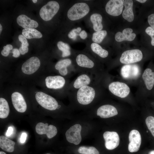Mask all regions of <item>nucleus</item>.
Listing matches in <instances>:
<instances>
[{
	"mask_svg": "<svg viewBox=\"0 0 154 154\" xmlns=\"http://www.w3.org/2000/svg\"><path fill=\"white\" fill-rule=\"evenodd\" d=\"M133 30L130 28L124 29L121 33L118 32L115 35V39L118 42L124 40L132 41L135 38L136 35L135 33H132Z\"/></svg>",
	"mask_w": 154,
	"mask_h": 154,
	"instance_id": "23",
	"label": "nucleus"
},
{
	"mask_svg": "<svg viewBox=\"0 0 154 154\" xmlns=\"http://www.w3.org/2000/svg\"><path fill=\"white\" fill-rule=\"evenodd\" d=\"M115 77L109 72L104 77L103 83L107 92L121 99L132 98L129 85L117 77H116L117 80H115Z\"/></svg>",
	"mask_w": 154,
	"mask_h": 154,
	"instance_id": "3",
	"label": "nucleus"
},
{
	"mask_svg": "<svg viewBox=\"0 0 154 154\" xmlns=\"http://www.w3.org/2000/svg\"><path fill=\"white\" fill-rule=\"evenodd\" d=\"M59 8V5L57 2L53 1H49L40 9V16L45 21H50L57 13Z\"/></svg>",
	"mask_w": 154,
	"mask_h": 154,
	"instance_id": "12",
	"label": "nucleus"
},
{
	"mask_svg": "<svg viewBox=\"0 0 154 154\" xmlns=\"http://www.w3.org/2000/svg\"><path fill=\"white\" fill-rule=\"evenodd\" d=\"M76 28H74L70 31L68 34V38L73 40L76 39L77 35H78Z\"/></svg>",
	"mask_w": 154,
	"mask_h": 154,
	"instance_id": "35",
	"label": "nucleus"
},
{
	"mask_svg": "<svg viewBox=\"0 0 154 154\" xmlns=\"http://www.w3.org/2000/svg\"><path fill=\"white\" fill-rule=\"evenodd\" d=\"M22 34L28 39L39 38L42 36L40 32L34 28L24 29L22 30Z\"/></svg>",
	"mask_w": 154,
	"mask_h": 154,
	"instance_id": "27",
	"label": "nucleus"
},
{
	"mask_svg": "<svg viewBox=\"0 0 154 154\" xmlns=\"http://www.w3.org/2000/svg\"><path fill=\"white\" fill-rule=\"evenodd\" d=\"M135 92L136 98L146 99L151 96L154 88V64L150 62L143 72Z\"/></svg>",
	"mask_w": 154,
	"mask_h": 154,
	"instance_id": "4",
	"label": "nucleus"
},
{
	"mask_svg": "<svg viewBox=\"0 0 154 154\" xmlns=\"http://www.w3.org/2000/svg\"><path fill=\"white\" fill-rule=\"evenodd\" d=\"M145 32L151 37V45L152 47H154V30L151 27L148 26L146 28Z\"/></svg>",
	"mask_w": 154,
	"mask_h": 154,
	"instance_id": "33",
	"label": "nucleus"
},
{
	"mask_svg": "<svg viewBox=\"0 0 154 154\" xmlns=\"http://www.w3.org/2000/svg\"><path fill=\"white\" fill-rule=\"evenodd\" d=\"M40 64V61L39 58L37 57L33 56L24 63L21 67V70L25 74H31L38 70Z\"/></svg>",
	"mask_w": 154,
	"mask_h": 154,
	"instance_id": "15",
	"label": "nucleus"
},
{
	"mask_svg": "<svg viewBox=\"0 0 154 154\" xmlns=\"http://www.w3.org/2000/svg\"><path fill=\"white\" fill-rule=\"evenodd\" d=\"M11 97L15 109L19 112H25L27 110V105L23 95L20 93L15 92L12 93Z\"/></svg>",
	"mask_w": 154,
	"mask_h": 154,
	"instance_id": "20",
	"label": "nucleus"
},
{
	"mask_svg": "<svg viewBox=\"0 0 154 154\" xmlns=\"http://www.w3.org/2000/svg\"><path fill=\"white\" fill-rule=\"evenodd\" d=\"M143 70L142 65L139 63L123 65L117 77L129 85L137 87Z\"/></svg>",
	"mask_w": 154,
	"mask_h": 154,
	"instance_id": "5",
	"label": "nucleus"
},
{
	"mask_svg": "<svg viewBox=\"0 0 154 154\" xmlns=\"http://www.w3.org/2000/svg\"><path fill=\"white\" fill-rule=\"evenodd\" d=\"M144 58V53L139 49H133L125 51L120 55L118 62L111 68V70L119 64L138 63Z\"/></svg>",
	"mask_w": 154,
	"mask_h": 154,
	"instance_id": "6",
	"label": "nucleus"
},
{
	"mask_svg": "<svg viewBox=\"0 0 154 154\" xmlns=\"http://www.w3.org/2000/svg\"><path fill=\"white\" fill-rule=\"evenodd\" d=\"M3 49L1 52V54L4 56H7L10 52V51L13 49V46L10 44H7L3 47Z\"/></svg>",
	"mask_w": 154,
	"mask_h": 154,
	"instance_id": "34",
	"label": "nucleus"
},
{
	"mask_svg": "<svg viewBox=\"0 0 154 154\" xmlns=\"http://www.w3.org/2000/svg\"><path fill=\"white\" fill-rule=\"evenodd\" d=\"M103 136L105 141V146L107 149L113 150L119 145V137L116 132L106 131L104 133Z\"/></svg>",
	"mask_w": 154,
	"mask_h": 154,
	"instance_id": "16",
	"label": "nucleus"
},
{
	"mask_svg": "<svg viewBox=\"0 0 154 154\" xmlns=\"http://www.w3.org/2000/svg\"><path fill=\"white\" fill-rule=\"evenodd\" d=\"M133 1L131 0H124V5L125 9L123 11V18L128 22H131L134 19V15L133 11Z\"/></svg>",
	"mask_w": 154,
	"mask_h": 154,
	"instance_id": "24",
	"label": "nucleus"
},
{
	"mask_svg": "<svg viewBox=\"0 0 154 154\" xmlns=\"http://www.w3.org/2000/svg\"><path fill=\"white\" fill-rule=\"evenodd\" d=\"M46 87L55 91H62L68 94L70 83L67 78L60 75L49 76L45 79Z\"/></svg>",
	"mask_w": 154,
	"mask_h": 154,
	"instance_id": "7",
	"label": "nucleus"
},
{
	"mask_svg": "<svg viewBox=\"0 0 154 154\" xmlns=\"http://www.w3.org/2000/svg\"><path fill=\"white\" fill-rule=\"evenodd\" d=\"M35 97L38 103L47 110L54 111L60 109L61 107L55 98L42 92H37Z\"/></svg>",
	"mask_w": 154,
	"mask_h": 154,
	"instance_id": "11",
	"label": "nucleus"
},
{
	"mask_svg": "<svg viewBox=\"0 0 154 154\" xmlns=\"http://www.w3.org/2000/svg\"><path fill=\"white\" fill-rule=\"evenodd\" d=\"M13 128L11 126L9 127L6 131L5 135L7 136H9L13 134Z\"/></svg>",
	"mask_w": 154,
	"mask_h": 154,
	"instance_id": "41",
	"label": "nucleus"
},
{
	"mask_svg": "<svg viewBox=\"0 0 154 154\" xmlns=\"http://www.w3.org/2000/svg\"><path fill=\"white\" fill-rule=\"evenodd\" d=\"M78 151L81 154H99L98 150L92 146H80L78 148Z\"/></svg>",
	"mask_w": 154,
	"mask_h": 154,
	"instance_id": "31",
	"label": "nucleus"
},
{
	"mask_svg": "<svg viewBox=\"0 0 154 154\" xmlns=\"http://www.w3.org/2000/svg\"><path fill=\"white\" fill-rule=\"evenodd\" d=\"M48 125L47 123L45 124L42 122L38 123L35 127L36 132L40 135L46 134L48 138L49 139L52 138L57 133V128L54 125Z\"/></svg>",
	"mask_w": 154,
	"mask_h": 154,
	"instance_id": "19",
	"label": "nucleus"
},
{
	"mask_svg": "<svg viewBox=\"0 0 154 154\" xmlns=\"http://www.w3.org/2000/svg\"><path fill=\"white\" fill-rule=\"evenodd\" d=\"M37 0H32V1H33V2L34 3H36L37 2Z\"/></svg>",
	"mask_w": 154,
	"mask_h": 154,
	"instance_id": "47",
	"label": "nucleus"
},
{
	"mask_svg": "<svg viewBox=\"0 0 154 154\" xmlns=\"http://www.w3.org/2000/svg\"><path fill=\"white\" fill-rule=\"evenodd\" d=\"M90 19L95 31L97 32L102 30L103 28L102 23V17L100 14L97 13H93L90 16Z\"/></svg>",
	"mask_w": 154,
	"mask_h": 154,
	"instance_id": "26",
	"label": "nucleus"
},
{
	"mask_svg": "<svg viewBox=\"0 0 154 154\" xmlns=\"http://www.w3.org/2000/svg\"><path fill=\"white\" fill-rule=\"evenodd\" d=\"M18 38L19 41L22 43L21 46L28 47L29 44L26 38L23 35H19L18 37Z\"/></svg>",
	"mask_w": 154,
	"mask_h": 154,
	"instance_id": "36",
	"label": "nucleus"
},
{
	"mask_svg": "<svg viewBox=\"0 0 154 154\" xmlns=\"http://www.w3.org/2000/svg\"><path fill=\"white\" fill-rule=\"evenodd\" d=\"M116 107L110 104H105L99 106L97 109L96 114L101 118H106L113 117L118 114Z\"/></svg>",
	"mask_w": 154,
	"mask_h": 154,
	"instance_id": "18",
	"label": "nucleus"
},
{
	"mask_svg": "<svg viewBox=\"0 0 154 154\" xmlns=\"http://www.w3.org/2000/svg\"><path fill=\"white\" fill-rule=\"evenodd\" d=\"M72 58L77 72L91 74L98 80L102 79L108 72L96 58L87 53H73Z\"/></svg>",
	"mask_w": 154,
	"mask_h": 154,
	"instance_id": "1",
	"label": "nucleus"
},
{
	"mask_svg": "<svg viewBox=\"0 0 154 154\" xmlns=\"http://www.w3.org/2000/svg\"><path fill=\"white\" fill-rule=\"evenodd\" d=\"M107 33V31L105 30L96 32L92 34V40L94 43L100 44L102 41Z\"/></svg>",
	"mask_w": 154,
	"mask_h": 154,
	"instance_id": "30",
	"label": "nucleus"
},
{
	"mask_svg": "<svg viewBox=\"0 0 154 154\" xmlns=\"http://www.w3.org/2000/svg\"><path fill=\"white\" fill-rule=\"evenodd\" d=\"M99 80L91 74L85 72L80 73L77 77L70 83L68 93L75 91L83 86L90 85L95 81Z\"/></svg>",
	"mask_w": 154,
	"mask_h": 154,
	"instance_id": "9",
	"label": "nucleus"
},
{
	"mask_svg": "<svg viewBox=\"0 0 154 154\" xmlns=\"http://www.w3.org/2000/svg\"><path fill=\"white\" fill-rule=\"evenodd\" d=\"M45 154H50L49 153H46Z\"/></svg>",
	"mask_w": 154,
	"mask_h": 154,
	"instance_id": "48",
	"label": "nucleus"
},
{
	"mask_svg": "<svg viewBox=\"0 0 154 154\" xmlns=\"http://www.w3.org/2000/svg\"><path fill=\"white\" fill-rule=\"evenodd\" d=\"M124 0H110L106 3L105 7L106 12L109 15L117 16L122 13Z\"/></svg>",
	"mask_w": 154,
	"mask_h": 154,
	"instance_id": "14",
	"label": "nucleus"
},
{
	"mask_svg": "<svg viewBox=\"0 0 154 154\" xmlns=\"http://www.w3.org/2000/svg\"><path fill=\"white\" fill-rule=\"evenodd\" d=\"M27 137V133L25 132L22 133L20 138V140L21 143H24L26 141Z\"/></svg>",
	"mask_w": 154,
	"mask_h": 154,
	"instance_id": "39",
	"label": "nucleus"
},
{
	"mask_svg": "<svg viewBox=\"0 0 154 154\" xmlns=\"http://www.w3.org/2000/svg\"><path fill=\"white\" fill-rule=\"evenodd\" d=\"M107 93L102 80H96L90 85L83 86L75 91L69 92L68 94L76 99L79 104L87 106Z\"/></svg>",
	"mask_w": 154,
	"mask_h": 154,
	"instance_id": "2",
	"label": "nucleus"
},
{
	"mask_svg": "<svg viewBox=\"0 0 154 154\" xmlns=\"http://www.w3.org/2000/svg\"><path fill=\"white\" fill-rule=\"evenodd\" d=\"M129 142L128 146L129 151L131 153L137 152L139 149L141 141L139 132L135 129L131 131L129 133Z\"/></svg>",
	"mask_w": 154,
	"mask_h": 154,
	"instance_id": "17",
	"label": "nucleus"
},
{
	"mask_svg": "<svg viewBox=\"0 0 154 154\" xmlns=\"http://www.w3.org/2000/svg\"><path fill=\"white\" fill-rule=\"evenodd\" d=\"M90 50L93 55L98 59L105 60L109 56L108 51L98 44L92 42L90 46Z\"/></svg>",
	"mask_w": 154,
	"mask_h": 154,
	"instance_id": "21",
	"label": "nucleus"
},
{
	"mask_svg": "<svg viewBox=\"0 0 154 154\" xmlns=\"http://www.w3.org/2000/svg\"><path fill=\"white\" fill-rule=\"evenodd\" d=\"M151 96H154V88Z\"/></svg>",
	"mask_w": 154,
	"mask_h": 154,
	"instance_id": "46",
	"label": "nucleus"
},
{
	"mask_svg": "<svg viewBox=\"0 0 154 154\" xmlns=\"http://www.w3.org/2000/svg\"><path fill=\"white\" fill-rule=\"evenodd\" d=\"M81 129V126L79 124H76L70 127L65 133L67 140L75 145L79 144L82 140Z\"/></svg>",
	"mask_w": 154,
	"mask_h": 154,
	"instance_id": "13",
	"label": "nucleus"
},
{
	"mask_svg": "<svg viewBox=\"0 0 154 154\" xmlns=\"http://www.w3.org/2000/svg\"><path fill=\"white\" fill-rule=\"evenodd\" d=\"M20 53L23 55L27 53L28 51V48L27 47L21 46L19 48Z\"/></svg>",
	"mask_w": 154,
	"mask_h": 154,
	"instance_id": "37",
	"label": "nucleus"
},
{
	"mask_svg": "<svg viewBox=\"0 0 154 154\" xmlns=\"http://www.w3.org/2000/svg\"><path fill=\"white\" fill-rule=\"evenodd\" d=\"M145 123L148 128L154 137V117L148 116L145 119Z\"/></svg>",
	"mask_w": 154,
	"mask_h": 154,
	"instance_id": "32",
	"label": "nucleus"
},
{
	"mask_svg": "<svg viewBox=\"0 0 154 154\" xmlns=\"http://www.w3.org/2000/svg\"><path fill=\"white\" fill-rule=\"evenodd\" d=\"M90 10V6L86 3H77L69 9L67 13V17L70 21H77L86 16L89 13Z\"/></svg>",
	"mask_w": 154,
	"mask_h": 154,
	"instance_id": "8",
	"label": "nucleus"
},
{
	"mask_svg": "<svg viewBox=\"0 0 154 154\" xmlns=\"http://www.w3.org/2000/svg\"><path fill=\"white\" fill-rule=\"evenodd\" d=\"M2 30V27L1 24H0V34H1V32Z\"/></svg>",
	"mask_w": 154,
	"mask_h": 154,
	"instance_id": "43",
	"label": "nucleus"
},
{
	"mask_svg": "<svg viewBox=\"0 0 154 154\" xmlns=\"http://www.w3.org/2000/svg\"><path fill=\"white\" fill-rule=\"evenodd\" d=\"M54 68L60 75L67 78L77 72L72 58L61 60L55 64Z\"/></svg>",
	"mask_w": 154,
	"mask_h": 154,
	"instance_id": "10",
	"label": "nucleus"
},
{
	"mask_svg": "<svg viewBox=\"0 0 154 154\" xmlns=\"http://www.w3.org/2000/svg\"><path fill=\"white\" fill-rule=\"evenodd\" d=\"M136 1L139 2L141 3H145L147 0H137Z\"/></svg>",
	"mask_w": 154,
	"mask_h": 154,
	"instance_id": "42",
	"label": "nucleus"
},
{
	"mask_svg": "<svg viewBox=\"0 0 154 154\" xmlns=\"http://www.w3.org/2000/svg\"><path fill=\"white\" fill-rule=\"evenodd\" d=\"M57 46L59 50L62 52L61 56L62 58L72 56L73 55L71 50L70 46L67 43L62 41H58L57 43Z\"/></svg>",
	"mask_w": 154,
	"mask_h": 154,
	"instance_id": "28",
	"label": "nucleus"
},
{
	"mask_svg": "<svg viewBox=\"0 0 154 154\" xmlns=\"http://www.w3.org/2000/svg\"><path fill=\"white\" fill-rule=\"evenodd\" d=\"M17 21L19 26L25 29L36 28L38 25L36 21L25 15H21L18 17Z\"/></svg>",
	"mask_w": 154,
	"mask_h": 154,
	"instance_id": "22",
	"label": "nucleus"
},
{
	"mask_svg": "<svg viewBox=\"0 0 154 154\" xmlns=\"http://www.w3.org/2000/svg\"><path fill=\"white\" fill-rule=\"evenodd\" d=\"M149 154H154V150L151 151L150 152Z\"/></svg>",
	"mask_w": 154,
	"mask_h": 154,
	"instance_id": "44",
	"label": "nucleus"
},
{
	"mask_svg": "<svg viewBox=\"0 0 154 154\" xmlns=\"http://www.w3.org/2000/svg\"><path fill=\"white\" fill-rule=\"evenodd\" d=\"M15 143L3 135L0 136V147L3 150L8 152H12L14 150Z\"/></svg>",
	"mask_w": 154,
	"mask_h": 154,
	"instance_id": "25",
	"label": "nucleus"
},
{
	"mask_svg": "<svg viewBox=\"0 0 154 154\" xmlns=\"http://www.w3.org/2000/svg\"><path fill=\"white\" fill-rule=\"evenodd\" d=\"M79 35L82 39H85L88 36V34L85 30H82L79 33Z\"/></svg>",
	"mask_w": 154,
	"mask_h": 154,
	"instance_id": "38",
	"label": "nucleus"
},
{
	"mask_svg": "<svg viewBox=\"0 0 154 154\" xmlns=\"http://www.w3.org/2000/svg\"><path fill=\"white\" fill-rule=\"evenodd\" d=\"M10 109L7 101L4 98H0V118H5L9 113Z\"/></svg>",
	"mask_w": 154,
	"mask_h": 154,
	"instance_id": "29",
	"label": "nucleus"
},
{
	"mask_svg": "<svg viewBox=\"0 0 154 154\" xmlns=\"http://www.w3.org/2000/svg\"><path fill=\"white\" fill-rule=\"evenodd\" d=\"M0 154H6L5 152L2 151H0Z\"/></svg>",
	"mask_w": 154,
	"mask_h": 154,
	"instance_id": "45",
	"label": "nucleus"
},
{
	"mask_svg": "<svg viewBox=\"0 0 154 154\" xmlns=\"http://www.w3.org/2000/svg\"><path fill=\"white\" fill-rule=\"evenodd\" d=\"M13 56L15 58H17L20 55V52L19 50L17 48H14L12 52Z\"/></svg>",
	"mask_w": 154,
	"mask_h": 154,
	"instance_id": "40",
	"label": "nucleus"
}]
</instances>
